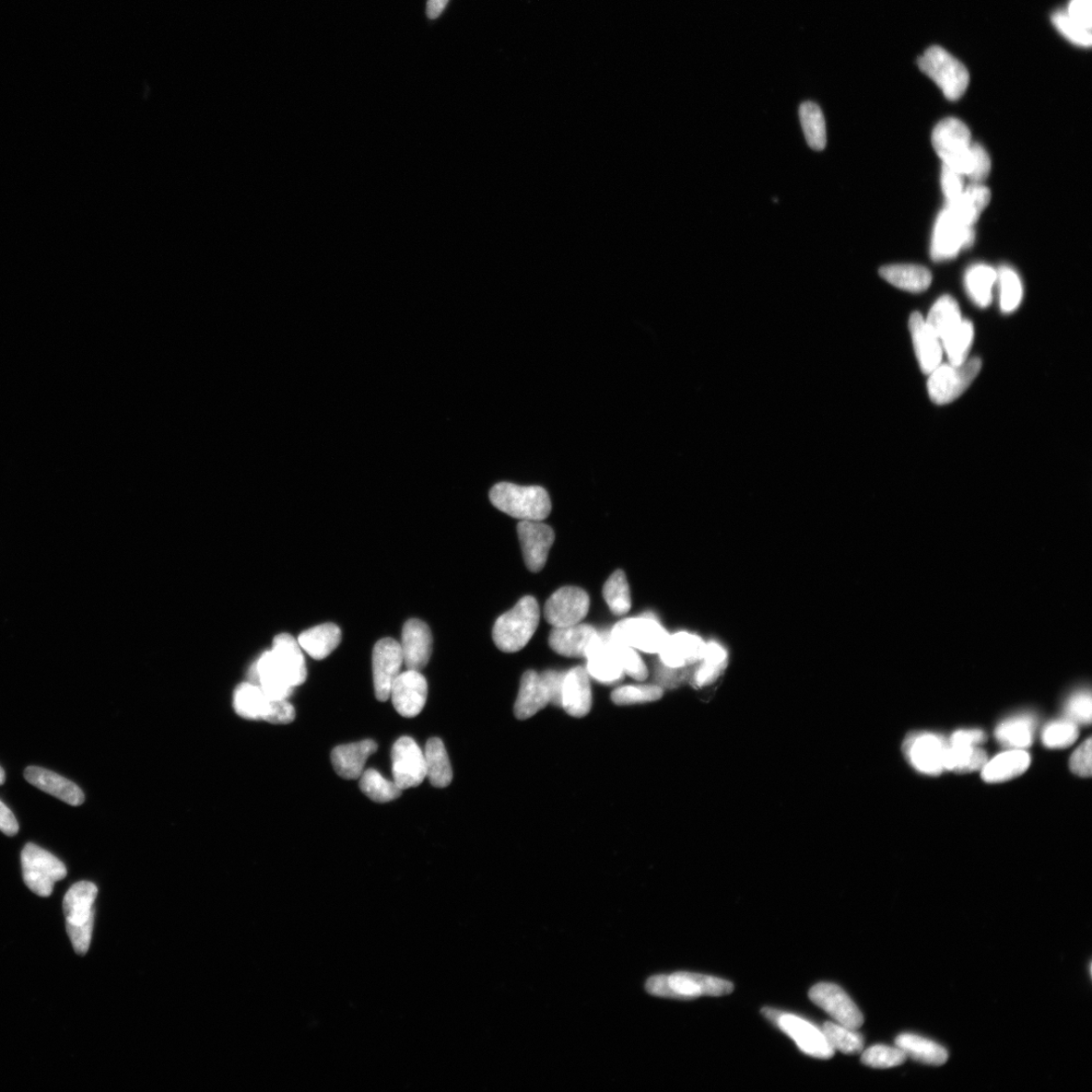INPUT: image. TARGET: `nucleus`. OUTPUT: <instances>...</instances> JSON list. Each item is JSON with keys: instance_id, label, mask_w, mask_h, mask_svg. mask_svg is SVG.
<instances>
[{"instance_id": "15", "label": "nucleus", "mask_w": 1092, "mask_h": 1092, "mask_svg": "<svg viewBox=\"0 0 1092 1092\" xmlns=\"http://www.w3.org/2000/svg\"><path fill=\"white\" fill-rule=\"evenodd\" d=\"M393 778L402 790L414 789L426 778L425 756L413 738H398L392 748Z\"/></svg>"}, {"instance_id": "32", "label": "nucleus", "mask_w": 1092, "mask_h": 1092, "mask_svg": "<svg viewBox=\"0 0 1092 1092\" xmlns=\"http://www.w3.org/2000/svg\"><path fill=\"white\" fill-rule=\"evenodd\" d=\"M342 638V630L336 625L325 624L302 632L298 642L314 660L321 661L336 650Z\"/></svg>"}, {"instance_id": "23", "label": "nucleus", "mask_w": 1092, "mask_h": 1092, "mask_svg": "<svg viewBox=\"0 0 1092 1092\" xmlns=\"http://www.w3.org/2000/svg\"><path fill=\"white\" fill-rule=\"evenodd\" d=\"M585 657L588 661L586 672L599 682L616 683L626 675L612 644H610L609 637L598 636L586 651Z\"/></svg>"}, {"instance_id": "19", "label": "nucleus", "mask_w": 1092, "mask_h": 1092, "mask_svg": "<svg viewBox=\"0 0 1092 1092\" xmlns=\"http://www.w3.org/2000/svg\"><path fill=\"white\" fill-rule=\"evenodd\" d=\"M432 643V633L425 621L413 618L406 622L400 644L408 670L421 671L427 666Z\"/></svg>"}, {"instance_id": "48", "label": "nucleus", "mask_w": 1092, "mask_h": 1092, "mask_svg": "<svg viewBox=\"0 0 1092 1092\" xmlns=\"http://www.w3.org/2000/svg\"><path fill=\"white\" fill-rule=\"evenodd\" d=\"M907 1055L898 1047H888L884 1045H876L863 1052L861 1061L864 1065L887 1070L899 1066L907 1061Z\"/></svg>"}, {"instance_id": "1", "label": "nucleus", "mask_w": 1092, "mask_h": 1092, "mask_svg": "<svg viewBox=\"0 0 1092 1092\" xmlns=\"http://www.w3.org/2000/svg\"><path fill=\"white\" fill-rule=\"evenodd\" d=\"M98 892L95 884L81 882L70 887L64 897L67 934L75 952L80 956L88 953L91 943Z\"/></svg>"}, {"instance_id": "21", "label": "nucleus", "mask_w": 1092, "mask_h": 1092, "mask_svg": "<svg viewBox=\"0 0 1092 1092\" xmlns=\"http://www.w3.org/2000/svg\"><path fill=\"white\" fill-rule=\"evenodd\" d=\"M910 331L921 369L924 373L930 374L938 366H941L943 358L941 340L926 325L920 313L911 314Z\"/></svg>"}, {"instance_id": "20", "label": "nucleus", "mask_w": 1092, "mask_h": 1092, "mask_svg": "<svg viewBox=\"0 0 1092 1092\" xmlns=\"http://www.w3.org/2000/svg\"><path fill=\"white\" fill-rule=\"evenodd\" d=\"M561 708L573 718L581 719L592 708V690L588 672L583 667H573L563 680Z\"/></svg>"}, {"instance_id": "4", "label": "nucleus", "mask_w": 1092, "mask_h": 1092, "mask_svg": "<svg viewBox=\"0 0 1092 1092\" xmlns=\"http://www.w3.org/2000/svg\"><path fill=\"white\" fill-rule=\"evenodd\" d=\"M645 990L654 996L693 1000L699 996H722L734 991L732 982L702 974L677 972L672 976H657L650 978Z\"/></svg>"}, {"instance_id": "6", "label": "nucleus", "mask_w": 1092, "mask_h": 1092, "mask_svg": "<svg viewBox=\"0 0 1092 1092\" xmlns=\"http://www.w3.org/2000/svg\"><path fill=\"white\" fill-rule=\"evenodd\" d=\"M932 143L943 166L950 168L964 178L971 160V132L969 128L956 117H947L938 122L932 134Z\"/></svg>"}, {"instance_id": "11", "label": "nucleus", "mask_w": 1092, "mask_h": 1092, "mask_svg": "<svg viewBox=\"0 0 1092 1092\" xmlns=\"http://www.w3.org/2000/svg\"><path fill=\"white\" fill-rule=\"evenodd\" d=\"M590 609V597L578 586H563L550 596L545 605V617L554 627L581 624Z\"/></svg>"}, {"instance_id": "42", "label": "nucleus", "mask_w": 1092, "mask_h": 1092, "mask_svg": "<svg viewBox=\"0 0 1092 1092\" xmlns=\"http://www.w3.org/2000/svg\"><path fill=\"white\" fill-rule=\"evenodd\" d=\"M973 339V324L968 320H962L952 332L941 340L950 364L960 366L968 359Z\"/></svg>"}, {"instance_id": "27", "label": "nucleus", "mask_w": 1092, "mask_h": 1092, "mask_svg": "<svg viewBox=\"0 0 1092 1092\" xmlns=\"http://www.w3.org/2000/svg\"><path fill=\"white\" fill-rule=\"evenodd\" d=\"M599 634L588 625H574L566 627H554L549 634L548 643L551 650L568 657H585L591 643Z\"/></svg>"}, {"instance_id": "5", "label": "nucleus", "mask_w": 1092, "mask_h": 1092, "mask_svg": "<svg viewBox=\"0 0 1092 1092\" xmlns=\"http://www.w3.org/2000/svg\"><path fill=\"white\" fill-rule=\"evenodd\" d=\"M918 64L949 101L959 100L967 90L970 81L967 68L942 47H931L919 58Z\"/></svg>"}, {"instance_id": "18", "label": "nucleus", "mask_w": 1092, "mask_h": 1092, "mask_svg": "<svg viewBox=\"0 0 1092 1092\" xmlns=\"http://www.w3.org/2000/svg\"><path fill=\"white\" fill-rule=\"evenodd\" d=\"M778 1029L789 1035L803 1053L815 1058L830 1059L835 1055L823 1031L800 1017L785 1013L778 1021Z\"/></svg>"}, {"instance_id": "31", "label": "nucleus", "mask_w": 1092, "mask_h": 1092, "mask_svg": "<svg viewBox=\"0 0 1092 1092\" xmlns=\"http://www.w3.org/2000/svg\"><path fill=\"white\" fill-rule=\"evenodd\" d=\"M1031 764V757L1024 749H1011L986 762L981 769L986 783H1002L1024 774Z\"/></svg>"}, {"instance_id": "2", "label": "nucleus", "mask_w": 1092, "mask_h": 1092, "mask_svg": "<svg viewBox=\"0 0 1092 1092\" xmlns=\"http://www.w3.org/2000/svg\"><path fill=\"white\" fill-rule=\"evenodd\" d=\"M490 500L498 510L521 521H543L551 512L548 492L539 486L500 483L490 491Z\"/></svg>"}, {"instance_id": "7", "label": "nucleus", "mask_w": 1092, "mask_h": 1092, "mask_svg": "<svg viewBox=\"0 0 1092 1092\" xmlns=\"http://www.w3.org/2000/svg\"><path fill=\"white\" fill-rule=\"evenodd\" d=\"M23 882L41 897L52 895L54 885L67 875L65 865L54 855L34 843H27L21 852Z\"/></svg>"}, {"instance_id": "60", "label": "nucleus", "mask_w": 1092, "mask_h": 1092, "mask_svg": "<svg viewBox=\"0 0 1092 1092\" xmlns=\"http://www.w3.org/2000/svg\"><path fill=\"white\" fill-rule=\"evenodd\" d=\"M986 741V735L980 730L959 731L950 736L948 742L950 745L977 747Z\"/></svg>"}, {"instance_id": "30", "label": "nucleus", "mask_w": 1092, "mask_h": 1092, "mask_svg": "<svg viewBox=\"0 0 1092 1092\" xmlns=\"http://www.w3.org/2000/svg\"><path fill=\"white\" fill-rule=\"evenodd\" d=\"M991 199L988 186L973 182L953 202L947 203L945 209L964 224L974 226Z\"/></svg>"}, {"instance_id": "54", "label": "nucleus", "mask_w": 1092, "mask_h": 1092, "mask_svg": "<svg viewBox=\"0 0 1092 1092\" xmlns=\"http://www.w3.org/2000/svg\"><path fill=\"white\" fill-rule=\"evenodd\" d=\"M295 719L296 710L288 699H270L263 721L273 724H289Z\"/></svg>"}, {"instance_id": "10", "label": "nucleus", "mask_w": 1092, "mask_h": 1092, "mask_svg": "<svg viewBox=\"0 0 1092 1092\" xmlns=\"http://www.w3.org/2000/svg\"><path fill=\"white\" fill-rule=\"evenodd\" d=\"M668 636L659 622L651 617L622 620L610 634L613 640L648 654H659Z\"/></svg>"}, {"instance_id": "64", "label": "nucleus", "mask_w": 1092, "mask_h": 1092, "mask_svg": "<svg viewBox=\"0 0 1092 1092\" xmlns=\"http://www.w3.org/2000/svg\"><path fill=\"white\" fill-rule=\"evenodd\" d=\"M5 781H6V773H5L4 769L2 767H0V785H3L5 783Z\"/></svg>"}, {"instance_id": "44", "label": "nucleus", "mask_w": 1092, "mask_h": 1092, "mask_svg": "<svg viewBox=\"0 0 1092 1092\" xmlns=\"http://www.w3.org/2000/svg\"><path fill=\"white\" fill-rule=\"evenodd\" d=\"M603 597L610 612L614 615H626L631 608V596L627 574L615 571L603 586Z\"/></svg>"}, {"instance_id": "62", "label": "nucleus", "mask_w": 1092, "mask_h": 1092, "mask_svg": "<svg viewBox=\"0 0 1092 1092\" xmlns=\"http://www.w3.org/2000/svg\"><path fill=\"white\" fill-rule=\"evenodd\" d=\"M450 0H428L426 7L427 17L431 20H436L440 17L443 10L448 7Z\"/></svg>"}, {"instance_id": "26", "label": "nucleus", "mask_w": 1092, "mask_h": 1092, "mask_svg": "<svg viewBox=\"0 0 1092 1092\" xmlns=\"http://www.w3.org/2000/svg\"><path fill=\"white\" fill-rule=\"evenodd\" d=\"M270 652L283 668L293 688L301 686L306 681V661L298 640L289 633H280L275 638Z\"/></svg>"}, {"instance_id": "3", "label": "nucleus", "mask_w": 1092, "mask_h": 1092, "mask_svg": "<svg viewBox=\"0 0 1092 1092\" xmlns=\"http://www.w3.org/2000/svg\"><path fill=\"white\" fill-rule=\"evenodd\" d=\"M540 609L536 599L526 596L520 599L508 613L501 615L492 628V640L504 653H516L530 642L537 629Z\"/></svg>"}, {"instance_id": "17", "label": "nucleus", "mask_w": 1092, "mask_h": 1092, "mask_svg": "<svg viewBox=\"0 0 1092 1092\" xmlns=\"http://www.w3.org/2000/svg\"><path fill=\"white\" fill-rule=\"evenodd\" d=\"M518 533L527 569L533 573L542 571L555 543L553 528L543 521H520Z\"/></svg>"}, {"instance_id": "40", "label": "nucleus", "mask_w": 1092, "mask_h": 1092, "mask_svg": "<svg viewBox=\"0 0 1092 1092\" xmlns=\"http://www.w3.org/2000/svg\"><path fill=\"white\" fill-rule=\"evenodd\" d=\"M269 700L260 686L243 683L235 690L234 708L245 720H263Z\"/></svg>"}, {"instance_id": "29", "label": "nucleus", "mask_w": 1092, "mask_h": 1092, "mask_svg": "<svg viewBox=\"0 0 1092 1092\" xmlns=\"http://www.w3.org/2000/svg\"><path fill=\"white\" fill-rule=\"evenodd\" d=\"M257 684L272 700L288 699L293 691L290 680L276 660L273 653H263L255 666Z\"/></svg>"}, {"instance_id": "8", "label": "nucleus", "mask_w": 1092, "mask_h": 1092, "mask_svg": "<svg viewBox=\"0 0 1092 1092\" xmlns=\"http://www.w3.org/2000/svg\"><path fill=\"white\" fill-rule=\"evenodd\" d=\"M982 367L979 358L967 359L960 366L943 364L930 373L927 382L932 401L937 405H945L956 400L964 393L969 385L977 377Z\"/></svg>"}, {"instance_id": "36", "label": "nucleus", "mask_w": 1092, "mask_h": 1092, "mask_svg": "<svg viewBox=\"0 0 1092 1092\" xmlns=\"http://www.w3.org/2000/svg\"><path fill=\"white\" fill-rule=\"evenodd\" d=\"M997 273L988 264L970 266L965 274V288L970 299L980 308L989 307L992 302V290Z\"/></svg>"}, {"instance_id": "46", "label": "nucleus", "mask_w": 1092, "mask_h": 1092, "mask_svg": "<svg viewBox=\"0 0 1092 1092\" xmlns=\"http://www.w3.org/2000/svg\"><path fill=\"white\" fill-rule=\"evenodd\" d=\"M821 1031H823L829 1044L835 1051L838 1050L843 1054L856 1055L861 1053L864 1049V1038L858 1032V1030L849 1029L840 1024L827 1021Z\"/></svg>"}, {"instance_id": "33", "label": "nucleus", "mask_w": 1092, "mask_h": 1092, "mask_svg": "<svg viewBox=\"0 0 1092 1092\" xmlns=\"http://www.w3.org/2000/svg\"><path fill=\"white\" fill-rule=\"evenodd\" d=\"M879 274L892 286L910 292L926 290L933 278L929 269L917 264L886 265L880 268Z\"/></svg>"}, {"instance_id": "55", "label": "nucleus", "mask_w": 1092, "mask_h": 1092, "mask_svg": "<svg viewBox=\"0 0 1092 1092\" xmlns=\"http://www.w3.org/2000/svg\"><path fill=\"white\" fill-rule=\"evenodd\" d=\"M941 185L946 203H950L965 190V178L961 173L943 166Z\"/></svg>"}, {"instance_id": "14", "label": "nucleus", "mask_w": 1092, "mask_h": 1092, "mask_svg": "<svg viewBox=\"0 0 1092 1092\" xmlns=\"http://www.w3.org/2000/svg\"><path fill=\"white\" fill-rule=\"evenodd\" d=\"M403 664L400 642L386 638L375 643L372 653V672L375 697L379 701L389 700L392 685L401 673Z\"/></svg>"}, {"instance_id": "43", "label": "nucleus", "mask_w": 1092, "mask_h": 1092, "mask_svg": "<svg viewBox=\"0 0 1092 1092\" xmlns=\"http://www.w3.org/2000/svg\"><path fill=\"white\" fill-rule=\"evenodd\" d=\"M359 787L364 795L378 803L393 802L403 792L394 781L385 779L383 775L373 769L362 773Z\"/></svg>"}, {"instance_id": "34", "label": "nucleus", "mask_w": 1092, "mask_h": 1092, "mask_svg": "<svg viewBox=\"0 0 1092 1092\" xmlns=\"http://www.w3.org/2000/svg\"><path fill=\"white\" fill-rule=\"evenodd\" d=\"M896 1045L909 1058L923 1064L941 1066L949 1058L948 1051L941 1045L909 1032L899 1035Z\"/></svg>"}, {"instance_id": "25", "label": "nucleus", "mask_w": 1092, "mask_h": 1092, "mask_svg": "<svg viewBox=\"0 0 1092 1092\" xmlns=\"http://www.w3.org/2000/svg\"><path fill=\"white\" fill-rule=\"evenodd\" d=\"M25 778L40 790L57 797L58 800L67 804L79 806L85 802V794L75 783L52 771L40 767H28L25 771Z\"/></svg>"}, {"instance_id": "57", "label": "nucleus", "mask_w": 1092, "mask_h": 1092, "mask_svg": "<svg viewBox=\"0 0 1092 1092\" xmlns=\"http://www.w3.org/2000/svg\"><path fill=\"white\" fill-rule=\"evenodd\" d=\"M1065 13L1078 25L1091 31L1092 28V0H1071Z\"/></svg>"}, {"instance_id": "38", "label": "nucleus", "mask_w": 1092, "mask_h": 1092, "mask_svg": "<svg viewBox=\"0 0 1092 1092\" xmlns=\"http://www.w3.org/2000/svg\"><path fill=\"white\" fill-rule=\"evenodd\" d=\"M988 762V755L978 746L950 745L945 749L944 770L966 774L981 770Z\"/></svg>"}, {"instance_id": "61", "label": "nucleus", "mask_w": 1092, "mask_h": 1092, "mask_svg": "<svg viewBox=\"0 0 1092 1092\" xmlns=\"http://www.w3.org/2000/svg\"><path fill=\"white\" fill-rule=\"evenodd\" d=\"M0 830L8 837H14L19 832V824L15 815L2 801H0Z\"/></svg>"}, {"instance_id": "63", "label": "nucleus", "mask_w": 1092, "mask_h": 1092, "mask_svg": "<svg viewBox=\"0 0 1092 1092\" xmlns=\"http://www.w3.org/2000/svg\"><path fill=\"white\" fill-rule=\"evenodd\" d=\"M762 1016H764V1017H765V1018H766L768 1020H770V1021H771V1023H772V1024H773L775 1027H777V1028H778V1021H779V1019H780L781 1016H782V1015H784L785 1013H783V1012H781V1011H778V1009H775V1008H771V1007H765V1008H762Z\"/></svg>"}, {"instance_id": "59", "label": "nucleus", "mask_w": 1092, "mask_h": 1092, "mask_svg": "<svg viewBox=\"0 0 1092 1092\" xmlns=\"http://www.w3.org/2000/svg\"><path fill=\"white\" fill-rule=\"evenodd\" d=\"M542 675L549 694V702L554 706L561 707L562 686L566 673L546 671Z\"/></svg>"}, {"instance_id": "35", "label": "nucleus", "mask_w": 1092, "mask_h": 1092, "mask_svg": "<svg viewBox=\"0 0 1092 1092\" xmlns=\"http://www.w3.org/2000/svg\"><path fill=\"white\" fill-rule=\"evenodd\" d=\"M426 762V778L430 783L438 789H445L448 787L453 778L452 768L451 765L448 751L440 738H430L426 744L425 751Z\"/></svg>"}, {"instance_id": "41", "label": "nucleus", "mask_w": 1092, "mask_h": 1092, "mask_svg": "<svg viewBox=\"0 0 1092 1092\" xmlns=\"http://www.w3.org/2000/svg\"><path fill=\"white\" fill-rule=\"evenodd\" d=\"M801 122L808 146L823 151L827 146V127L823 111L816 102L805 101L800 108Z\"/></svg>"}, {"instance_id": "50", "label": "nucleus", "mask_w": 1092, "mask_h": 1092, "mask_svg": "<svg viewBox=\"0 0 1092 1092\" xmlns=\"http://www.w3.org/2000/svg\"><path fill=\"white\" fill-rule=\"evenodd\" d=\"M610 644L617 656V659L624 668L625 674L633 678L634 680L643 681L648 678L649 671L645 666L640 655L628 645L619 642L609 636Z\"/></svg>"}, {"instance_id": "47", "label": "nucleus", "mask_w": 1092, "mask_h": 1092, "mask_svg": "<svg viewBox=\"0 0 1092 1092\" xmlns=\"http://www.w3.org/2000/svg\"><path fill=\"white\" fill-rule=\"evenodd\" d=\"M664 691L656 685H628L613 692L612 699L617 706L648 703L660 700Z\"/></svg>"}, {"instance_id": "28", "label": "nucleus", "mask_w": 1092, "mask_h": 1092, "mask_svg": "<svg viewBox=\"0 0 1092 1092\" xmlns=\"http://www.w3.org/2000/svg\"><path fill=\"white\" fill-rule=\"evenodd\" d=\"M549 703V694L542 675L535 671L523 674L518 700L515 702L516 719L525 721L533 718Z\"/></svg>"}, {"instance_id": "16", "label": "nucleus", "mask_w": 1092, "mask_h": 1092, "mask_svg": "<svg viewBox=\"0 0 1092 1092\" xmlns=\"http://www.w3.org/2000/svg\"><path fill=\"white\" fill-rule=\"evenodd\" d=\"M428 696V684L420 671L401 672L394 681L390 698L394 708L403 718L413 719L425 708Z\"/></svg>"}, {"instance_id": "39", "label": "nucleus", "mask_w": 1092, "mask_h": 1092, "mask_svg": "<svg viewBox=\"0 0 1092 1092\" xmlns=\"http://www.w3.org/2000/svg\"><path fill=\"white\" fill-rule=\"evenodd\" d=\"M959 304L950 296L939 298L931 309L925 321L935 335L942 340L962 322Z\"/></svg>"}, {"instance_id": "45", "label": "nucleus", "mask_w": 1092, "mask_h": 1092, "mask_svg": "<svg viewBox=\"0 0 1092 1092\" xmlns=\"http://www.w3.org/2000/svg\"><path fill=\"white\" fill-rule=\"evenodd\" d=\"M996 283L1000 286V303L1004 313L1016 311L1023 300V285L1016 270L1009 266H1002L997 270Z\"/></svg>"}, {"instance_id": "58", "label": "nucleus", "mask_w": 1092, "mask_h": 1092, "mask_svg": "<svg viewBox=\"0 0 1092 1092\" xmlns=\"http://www.w3.org/2000/svg\"><path fill=\"white\" fill-rule=\"evenodd\" d=\"M725 667L726 664L704 661L695 674V686L701 688L714 683L723 672Z\"/></svg>"}, {"instance_id": "12", "label": "nucleus", "mask_w": 1092, "mask_h": 1092, "mask_svg": "<svg viewBox=\"0 0 1092 1092\" xmlns=\"http://www.w3.org/2000/svg\"><path fill=\"white\" fill-rule=\"evenodd\" d=\"M948 742L938 735L930 733L912 734L902 746L904 756L910 765L919 772L937 776L944 771L943 760Z\"/></svg>"}, {"instance_id": "22", "label": "nucleus", "mask_w": 1092, "mask_h": 1092, "mask_svg": "<svg viewBox=\"0 0 1092 1092\" xmlns=\"http://www.w3.org/2000/svg\"><path fill=\"white\" fill-rule=\"evenodd\" d=\"M707 643L695 634L679 632L668 636L659 654L662 663L672 670L702 661Z\"/></svg>"}, {"instance_id": "49", "label": "nucleus", "mask_w": 1092, "mask_h": 1092, "mask_svg": "<svg viewBox=\"0 0 1092 1092\" xmlns=\"http://www.w3.org/2000/svg\"><path fill=\"white\" fill-rule=\"evenodd\" d=\"M1079 731L1071 720L1051 722L1045 728L1043 743L1050 748H1065L1076 742Z\"/></svg>"}, {"instance_id": "13", "label": "nucleus", "mask_w": 1092, "mask_h": 1092, "mask_svg": "<svg viewBox=\"0 0 1092 1092\" xmlns=\"http://www.w3.org/2000/svg\"><path fill=\"white\" fill-rule=\"evenodd\" d=\"M809 998L843 1027L858 1030L864 1024V1017L858 1006L836 984L818 983L815 985L809 991Z\"/></svg>"}, {"instance_id": "9", "label": "nucleus", "mask_w": 1092, "mask_h": 1092, "mask_svg": "<svg viewBox=\"0 0 1092 1092\" xmlns=\"http://www.w3.org/2000/svg\"><path fill=\"white\" fill-rule=\"evenodd\" d=\"M976 240L974 226L955 218L947 209L938 215L932 238L931 254L935 262L953 260L963 249L971 248Z\"/></svg>"}, {"instance_id": "53", "label": "nucleus", "mask_w": 1092, "mask_h": 1092, "mask_svg": "<svg viewBox=\"0 0 1092 1092\" xmlns=\"http://www.w3.org/2000/svg\"><path fill=\"white\" fill-rule=\"evenodd\" d=\"M991 170V160L986 151L981 145L972 143L971 146V162L969 171L966 178L971 180L974 183H980L988 179Z\"/></svg>"}, {"instance_id": "24", "label": "nucleus", "mask_w": 1092, "mask_h": 1092, "mask_svg": "<svg viewBox=\"0 0 1092 1092\" xmlns=\"http://www.w3.org/2000/svg\"><path fill=\"white\" fill-rule=\"evenodd\" d=\"M378 749L371 739L336 747L331 754L332 765L338 776L346 780L360 778L368 759Z\"/></svg>"}, {"instance_id": "51", "label": "nucleus", "mask_w": 1092, "mask_h": 1092, "mask_svg": "<svg viewBox=\"0 0 1092 1092\" xmlns=\"http://www.w3.org/2000/svg\"><path fill=\"white\" fill-rule=\"evenodd\" d=\"M1052 21L1057 30H1058L1063 36L1072 43L1080 47H1090L1092 44L1091 31L1085 29L1078 25L1072 20L1065 11H1057L1052 16Z\"/></svg>"}, {"instance_id": "52", "label": "nucleus", "mask_w": 1092, "mask_h": 1092, "mask_svg": "<svg viewBox=\"0 0 1092 1092\" xmlns=\"http://www.w3.org/2000/svg\"><path fill=\"white\" fill-rule=\"evenodd\" d=\"M1091 694L1089 691L1082 690L1073 694L1066 704L1068 718L1073 722L1090 724L1091 722Z\"/></svg>"}, {"instance_id": "56", "label": "nucleus", "mask_w": 1092, "mask_h": 1092, "mask_svg": "<svg viewBox=\"0 0 1092 1092\" xmlns=\"http://www.w3.org/2000/svg\"><path fill=\"white\" fill-rule=\"evenodd\" d=\"M1071 769L1080 777H1091V738L1080 746L1072 756Z\"/></svg>"}, {"instance_id": "37", "label": "nucleus", "mask_w": 1092, "mask_h": 1092, "mask_svg": "<svg viewBox=\"0 0 1092 1092\" xmlns=\"http://www.w3.org/2000/svg\"><path fill=\"white\" fill-rule=\"evenodd\" d=\"M1036 721L1030 715H1018L998 725L997 741L1013 749H1024L1032 743Z\"/></svg>"}]
</instances>
